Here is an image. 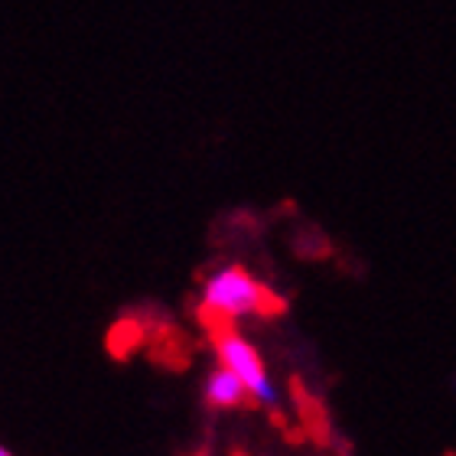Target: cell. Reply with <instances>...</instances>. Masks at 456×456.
<instances>
[{
  "mask_svg": "<svg viewBox=\"0 0 456 456\" xmlns=\"http://www.w3.org/2000/svg\"><path fill=\"white\" fill-rule=\"evenodd\" d=\"M200 306H202V320H209L216 330H222V326L241 323V320L277 314L281 300L248 267L222 265L202 281Z\"/></svg>",
  "mask_w": 456,
  "mask_h": 456,
  "instance_id": "1",
  "label": "cell"
},
{
  "mask_svg": "<svg viewBox=\"0 0 456 456\" xmlns=\"http://www.w3.org/2000/svg\"><path fill=\"white\" fill-rule=\"evenodd\" d=\"M212 346H216L219 365L232 369L238 379L245 381L251 404H261V408H267V411L281 408V391H277L274 379L267 375L265 362H261V352H257L245 336L238 333V330H232V326H222V330H216Z\"/></svg>",
  "mask_w": 456,
  "mask_h": 456,
  "instance_id": "2",
  "label": "cell"
},
{
  "mask_svg": "<svg viewBox=\"0 0 456 456\" xmlns=\"http://www.w3.org/2000/svg\"><path fill=\"white\" fill-rule=\"evenodd\" d=\"M206 401H209L212 408H219V411H235V408H245V404H251L245 381L238 379L232 369H225V365L212 369V375L206 379Z\"/></svg>",
  "mask_w": 456,
  "mask_h": 456,
  "instance_id": "3",
  "label": "cell"
},
{
  "mask_svg": "<svg viewBox=\"0 0 456 456\" xmlns=\"http://www.w3.org/2000/svg\"><path fill=\"white\" fill-rule=\"evenodd\" d=\"M0 456H13V453H10V450L4 447V444H0Z\"/></svg>",
  "mask_w": 456,
  "mask_h": 456,
  "instance_id": "4",
  "label": "cell"
}]
</instances>
